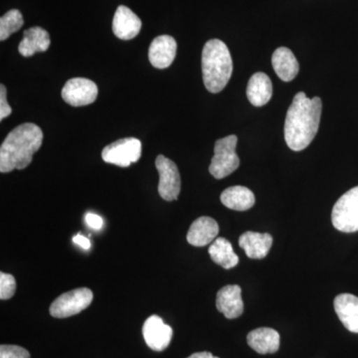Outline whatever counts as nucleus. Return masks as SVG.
Segmentation results:
<instances>
[{
    "label": "nucleus",
    "mask_w": 358,
    "mask_h": 358,
    "mask_svg": "<svg viewBox=\"0 0 358 358\" xmlns=\"http://www.w3.org/2000/svg\"><path fill=\"white\" fill-rule=\"evenodd\" d=\"M93 292L88 288L73 289L58 296L51 303L50 315L56 319H65L86 310L93 301Z\"/></svg>",
    "instance_id": "6"
},
{
    "label": "nucleus",
    "mask_w": 358,
    "mask_h": 358,
    "mask_svg": "<svg viewBox=\"0 0 358 358\" xmlns=\"http://www.w3.org/2000/svg\"><path fill=\"white\" fill-rule=\"evenodd\" d=\"M86 223L88 224L89 227L93 228L95 230H100L103 227V219L101 216L96 215L95 213H87L85 217Z\"/></svg>",
    "instance_id": "27"
},
{
    "label": "nucleus",
    "mask_w": 358,
    "mask_h": 358,
    "mask_svg": "<svg viewBox=\"0 0 358 358\" xmlns=\"http://www.w3.org/2000/svg\"><path fill=\"white\" fill-rule=\"evenodd\" d=\"M99 90L95 82L86 78H73L63 87V100L73 107H82L93 103L98 96Z\"/></svg>",
    "instance_id": "9"
},
{
    "label": "nucleus",
    "mask_w": 358,
    "mask_h": 358,
    "mask_svg": "<svg viewBox=\"0 0 358 358\" xmlns=\"http://www.w3.org/2000/svg\"><path fill=\"white\" fill-rule=\"evenodd\" d=\"M187 358H219L214 357L213 355L210 352H196L193 353L192 355H190L189 357Z\"/></svg>",
    "instance_id": "29"
},
{
    "label": "nucleus",
    "mask_w": 358,
    "mask_h": 358,
    "mask_svg": "<svg viewBox=\"0 0 358 358\" xmlns=\"http://www.w3.org/2000/svg\"><path fill=\"white\" fill-rule=\"evenodd\" d=\"M50 35L43 28L32 27L25 30L23 39L18 46V51L23 57H31L39 52L48 50L50 47Z\"/></svg>",
    "instance_id": "17"
},
{
    "label": "nucleus",
    "mask_w": 358,
    "mask_h": 358,
    "mask_svg": "<svg viewBox=\"0 0 358 358\" xmlns=\"http://www.w3.org/2000/svg\"><path fill=\"white\" fill-rule=\"evenodd\" d=\"M173 329L164 324L159 315H150L143 327V336L145 343L155 352L166 350L173 339Z\"/></svg>",
    "instance_id": "10"
},
{
    "label": "nucleus",
    "mask_w": 358,
    "mask_h": 358,
    "mask_svg": "<svg viewBox=\"0 0 358 358\" xmlns=\"http://www.w3.org/2000/svg\"><path fill=\"white\" fill-rule=\"evenodd\" d=\"M24 23L22 14L18 9L7 11L0 18V40L4 41L13 33L17 32Z\"/></svg>",
    "instance_id": "23"
},
{
    "label": "nucleus",
    "mask_w": 358,
    "mask_h": 358,
    "mask_svg": "<svg viewBox=\"0 0 358 358\" xmlns=\"http://www.w3.org/2000/svg\"><path fill=\"white\" fill-rule=\"evenodd\" d=\"M334 310L339 320L350 333L358 334V298L352 294H341L334 299Z\"/></svg>",
    "instance_id": "15"
},
{
    "label": "nucleus",
    "mask_w": 358,
    "mask_h": 358,
    "mask_svg": "<svg viewBox=\"0 0 358 358\" xmlns=\"http://www.w3.org/2000/svg\"><path fill=\"white\" fill-rule=\"evenodd\" d=\"M141 29V20L129 7H117L113 20V32L122 40H131L138 36Z\"/></svg>",
    "instance_id": "13"
},
{
    "label": "nucleus",
    "mask_w": 358,
    "mask_h": 358,
    "mask_svg": "<svg viewBox=\"0 0 358 358\" xmlns=\"http://www.w3.org/2000/svg\"><path fill=\"white\" fill-rule=\"evenodd\" d=\"M334 228L341 232L358 231V186L345 192L334 204L331 212Z\"/></svg>",
    "instance_id": "5"
},
{
    "label": "nucleus",
    "mask_w": 358,
    "mask_h": 358,
    "mask_svg": "<svg viewBox=\"0 0 358 358\" xmlns=\"http://www.w3.org/2000/svg\"><path fill=\"white\" fill-rule=\"evenodd\" d=\"M216 307L226 319H237L244 312L242 289L238 285L223 287L216 296Z\"/></svg>",
    "instance_id": "12"
},
{
    "label": "nucleus",
    "mask_w": 358,
    "mask_h": 358,
    "mask_svg": "<svg viewBox=\"0 0 358 358\" xmlns=\"http://www.w3.org/2000/svg\"><path fill=\"white\" fill-rule=\"evenodd\" d=\"M16 291V281L13 275L0 273V299L9 300Z\"/></svg>",
    "instance_id": "24"
},
{
    "label": "nucleus",
    "mask_w": 358,
    "mask_h": 358,
    "mask_svg": "<svg viewBox=\"0 0 358 358\" xmlns=\"http://www.w3.org/2000/svg\"><path fill=\"white\" fill-rule=\"evenodd\" d=\"M272 95L273 85L268 75L259 72L250 78L247 86V96L252 105L262 107L271 100Z\"/></svg>",
    "instance_id": "20"
},
{
    "label": "nucleus",
    "mask_w": 358,
    "mask_h": 358,
    "mask_svg": "<svg viewBox=\"0 0 358 358\" xmlns=\"http://www.w3.org/2000/svg\"><path fill=\"white\" fill-rule=\"evenodd\" d=\"M273 244V237L268 233L247 231L239 238V246L250 259H263L268 255Z\"/></svg>",
    "instance_id": "16"
},
{
    "label": "nucleus",
    "mask_w": 358,
    "mask_h": 358,
    "mask_svg": "<svg viewBox=\"0 0 358 358\" xmlns=\"http://www.w3.org/2000/svg\"><path fill=\"white\" fill-rule=\"evenodd\" d=\"M73 241H74L75 244L79 245L81 248L85 250H89L90 247H91V242H90L88 238L82 236V235L80 234L73 238Z\"/></svg>",
    "instance_id": "28"
},
{
    "label": "nucleus",
    "mask_w": 358,
    "mask_h": 358,
    "mask_svg": "<svg viewBox=\"0 0 358 358\" xmlns=\"http://www.w3.org/2000/svg\"><path fill=\"white\" fill-rule=\"evenodd\" d=\"M13 113L10 106L7 103L6 88L4 85L0 86V121H3Z\"/></svg>",
    "instance_id": "26"
},
{
    "label": "nucleus",
    "mask_w": 358,
    "mask_h": 358,
    "mask_svg": "<svg viewBox=\"0 0 358 358\" xmlns=\"http://www.w3.org/2000/svg\"><path fill=\"white\" fill-rule=\"evenodd\" d=\"M218 233V223L213 218L202 216L192 224L186 239L192 246L204 247L212 243Z\"/></svg>",
    "instance_id": "14"
},
{
    "label": "nucleus",
    "mask_w": 358,
    "mask_h": 358,
    "mask_svg": "<svg viewBox=\"0 0 358 358\" xmlns=\"http://www.w3.org/2000/svg\"><path fill=\"white\" fill-rule=\"evenodd\" d=\"M141 157V143L136 138H121L103 148L102 159L108 164L128 167Z\"/></svg>",
    "instance_id": "7"
},
{
    "label": "nucleus",
    "mask_w": 358,
    "mask_h": 358,
    "mask_svg": "<svg viewBox=\"0 0 358 358\" xmlns=\"http://www.w3.org/2000/svg\"><path fill=\"white\" fill-rule=\"evenodd\" d=\"M322 102L319 96L308 98L303 92L294 96L285 122V140L294 152L310 145L319 131Z\"/></svg>",
    "instance_id": "1"
},
{
    "label": "nucleus",
    "mask_w": 358,
    "mask_h": 358,
    "mask_svg": "<svg viewBox=\"0 0 358 358\" xmlns=\"http://www.w3.org/2000/svg\"><path fill=\"white\" fill-rule=\"evenodd\" d=\"M247 343L252 350L260 355L275 353L280 348V334L270 327H260L249 333Z\"/></svg>",
    "instance_id": "18"
},
{
    "label": "nucleus",
    "mask_w": 358,
    "mask_h": 358,
    "mask_svg": "<svg viewBox=\"0 0 358 358\" xmlns=\"http://www.w3.org/2000/svg\"><path fill=\"white\" fill-rule=\"evenodd\" d=\"M236 136L220 138L214 145V155L209 166V173L216 179H222L234 173L239 167L240 159L236 154Z\"/></svg>",
    "instance_id": "4"
},
{
    "label": "nucleus",
    "mask_w": 358,
    "mask_h": 358,
    "mask_svg": "<svg viewBox=\"0 0 358 358\" xmlns=\"http://www.w3.org/2000/svg\"><path fill=\"white\" fill-rule=\"evenodd\" d=\"M232 72V58L226 44L219 39L206 42L202 51V75L206 89L212 94L222 91Z\"/></svg>",
    "instance_id": "3"
},
{
    "label": "nucleus",
    "mask_w": 358,
    "mask_h": 358,
    "mask_svg": "<svg viewBox=\"0 0 358 358\" xmlns=\"http://www.w3.org/2000/svg\"><path fill=\"white\" fill-rule=\"evenodd\" d=\"M208 252L212 261L226 270L236 267L239 263V258L233 250L232 245L225 238L220 237L214 240Z\"/></svg>",
    "instance_id": "22"
},
{
    "label": "nucleus",
    "mask_w": 358,
    "mask_h": 358,
    "mask_svg": "<svg viewBox=\"0 0 358 358\" xmlns=\"http://www.w3.org/2000/svg\"><path fill=\"white\" fill-rule=\"evenodd\" d=\"M0 358H30V353L21 346L2 345Z\"/></svg>",
    "instance_id": "25"
},
{
    "label": "nucleus",
    "mask_w": 358,
    "mask_h": 358,
    "mask_svg": "<svg viewBox=\"0 0 358 358\" xmlns=\"http://www.w3.org/2000/svg\"><path fill=\"white\" fill-rule=\"evenodd\" d=\"M43 143V131L31 122L20 124L10 131L0 148V171L11 173L24 169Z\"/></svg>",
    "instance_id": "2"
},
{
    "label": "nucleus",
    "mask_w": 358,
    "mask_h": 358,
    "mask_svg": "<svg viewBox=\"0 0 358 358\" xmlns=\"http://www.w3.org/2000/svg\"><path fill=\"white\" fill-rule=\"evenodd\" d=\"M155 166L159 174V193L162 199L173 201L178 199L181 189V179L178 166L160 155L155 159Z\"/></svg>",
    "instance_id": "8"
},
{
    "label": "nucleus",
    "mask_w": 358,
    "mask_h": 358,
    "mask_svg": "<svg viewBox=\"0 0 358 358\" xmlns=\"http://www.w3.org/2000/svg\"><path fill=\"white\" fill-rule=\"evenodd\" d=\"M221 202L227 208L236 211H246L255 204V195L245 186H232L224 190Z\"/></svg>",
    "instance_id": "21"
},
{
    "label": "nucleus",
    "mask_w": 358,
    "mask_h": 358,
    "mask_svg": "<svg viewBox=\"0 0 358 358\" xmlns=\"http://www.w3.org/2000/svg\"><path fill=\"white\" fill-rule=\"evenodd\" d=\"M178 50V44L173 37L162 35L152 40L148 49V59L157 69H166L173 64Z\"/></svg>",
    "instance_id": "11"
},
{
    "label": "nucleus",
    "mask_w": 358,
    "mask_h": 358,
    "mask_svg": "<svg viewBox=\"0 0 358 358\" xmlns=\"http://www.w3.org/2000/svg\"><path fill=\"white\" fill-rule=\"evenodd\" d=\"M272 64L275 74L284 82L294 80L299 74L300 65L293 52L287 47H280L272 56Z\"/></svg>",
    "instance_id": "19"
}]
</instances>
